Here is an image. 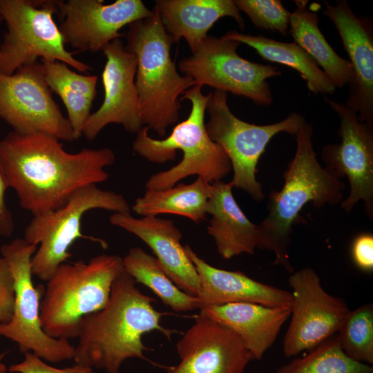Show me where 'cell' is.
Here are the masks:
<instances>
[{
	"label": "cell",
	"mask_w": 373,
	"mask_h": 373,
	"mask_svg": "<svg viewBox=\"0 0 373 373\" xmlns=\"http://www.w3.org/2000/svg\"><path fill=\"white\" fill-rule=\"evenodd\" d=\"M0 157L20 206L32 216L59 209L79 189L106 181L113 164L109 148L70 153L49 134L10 131L0 140Z\"/></svg>",
	"instance_id": "1"
},
{
	"label": "cell",
	"mask_w": 373,
	"mask_h": 373,
	"mask_svg": "<svg viewBox=\"0 0 373 373\" xmlns=\"http://www.w3.org/2000/svg\"><path fill=\"white\" fill-rule=\"evenodd\" d=\"M136 284L124 271L114 281L106 306L84 319L75 347V363L119 373L126 360L146 359L144 334L157 331L171 338L173 332L161 325L162 314L153 307L154 299Z\"/></svg>",
	"instance_id": "2"
},
{
	"label": "cell",
	"mask_w": 373,
	"mask_h": 373,
	"mask_svg": "<svg viewBox=\"0 0 373 373\" xmlns=\"http://www.w3.org/2000/svg\"><path fill=\"white\" fill-rule=\"evenodd\" d=\"M313 133L312 125L306 122L296 134V153L283 173V186L270 193L268 214L258 224L257 248L274 252V265L290 273L294 267L289 247L292 227L299 222L300 211L310 202L316 208L338 204L345 188L333 171L320 164L313 149Z\"/></svg>",
	"instance_id": "3"
},
{
	"label": "cell",
	"mask_w": 373,
	"mask_h": 373,
	"mask_svg": "<svg viewBox=\"0 0 373 373\" xmlns=\"http://www.w3.org/2000/svg\"><path fill=\"white\" fill-rule=\"evenodd\" d=\"M209 99V93L203 95L202 86L195 85L180 99H187L191 104L188 117L175 125L169 136L162 140L153 138L146 126L137 133L133 150L150 162L164 164L173 160L178 151L183 154L176 165L151 175L145 184L146 189H166L195 175L213 183L229 174L231 165L227 154L207 132L204 115Z\"/></svg>",
	"instance_id": "4"
},
{
	"label": "cell",
	"mask_w": 373,
	"mask_h": 373,
	"mask_svg": "<svg viewBox=\"0 0 373 373\" xmlns=\"http://www.w3.org/2000/svg\"><path fill=\"white\" fill-rule=\"evenodd\" d=\"M152 11L128 25L125 48L136 58L135 82L143 125L164 136L179 119L180 95L195 84L178 73L171 57V38L155 7Z\"/></svg>",
	"instance_id": "5"
},
{
	"label": "cell",
	"mask_w": 373,
	"mask_h": 373,
	"mask_svg": "<svg viewBox=\"0 0 373 373\" xmlns=\"http://www.w3.org/2000/svg\"><path fill=\"white\" fill-rule=\"evenodd\" d=\"M124 271L122 257L105 254L88 262L61 265L46 281L40 302L44 331L55 338L78 337L84 319L106 306L114 281Z\"/></svg>",
	"instance_id": "6"
},
{
	"label": "cell",
	"mask_w": 373,
	"mask_h": 373,
	"mask_svg": "<svg viewBox=\"0 0 373 373\" xmlns=\"http://www.w3.org/2000/svg\"><path fill=\"white\" fill-rule=\"evenodd\" d=\"M96 209L114 213L131 211L122 194L90 184L77 190L61 207L32 217L25 228L23 239L37 246L31 260L34 276L44 281L49 280L57 268L71 257L68 250L78 238L106 245L101 239L82 233L83 216Z\"/></svg>",
	"instance_id": "7"
},
{
	"label": "cell",
	"mask_w": 373,
	"mask_h": 373,
	"mask_svg": "<svg viewBox=\"0 0 373 373\" xmlns=\"http://www.w3.org/2000/svg\"><path fill=\"white\" fill-rule=\"evenodd\" d=\"M59 0H0V15L7 32L0 44V72L13 74L23 65L59 61L80 73L92 68L73 57L65 48L53 19Z\"/></svg>",
	"instance_id": "8"
},
{
	"label": "cell",
	"mask_w": 373,
	"mask_h": 373,
	"mask_svg": "<svg viewBox=\"0 0 373 373\" xmlns=\"http://www.w3.org/2000/svg\"><path fill=\"white\" fill-rule=\"evenodd\" d=\"M209 119L205 124L210 139L227 154L233 171L231 181L259 202L265 195L256 179L257 164L271 138L279 133L296 135L306 123L300 114L292 112L285 119L267 125L242 121L231 111L227 93L215 90L209 93L207 106Z\"/></svg>",
	"instance_id": "9"
},
{
	"label": "cell",
	"mask_w": 373,
	"mask_h": 373,
	"mask_svg": "<svg viewBox=\"0 0 373 373\" xmlns=\"http://www.w3.org/2000/svg\"><path fill=\"white\" fill-rule=\"evenodd\" d=\"M37 246L23 238L3 245L1 256L10 267L14 282L15 303L11 320L0 323V336L15 342L24 354L31 352L50 363L73 359L75 347L67 339L55 338L43 329L40 302L43 286L35 287L31 260Z\"/></svg>",
	"instance_id": "10"
},
{
	"label": "cell",
	"mask_w": 373,
	"mask_h": 373,
	"mask_svg": "<svg viewBox=\"0 0 373 373\" xmlns=\"http://www.w3.org/2000/svg\"><path fill=\"white\" fill-rule=\"evenodd\" d=\"M240 44L224 36L208 35L194 52L180 61L179 69L195 85L211 86L269 106L273 95L267 79L280 76L281 72L274 66L240 57L237 52Z\"/></svg>",
	"instance_id": "11"
},
{
	"label": "cell",
	"mask_w": 373,
	"mask_h": 373,
	"mask_svg": "<svg viewBox=\"0 0 373 373\" xmlns=\"http://www.w3.org/2000/svg\"><path fill=\"white\" fill-rule=\"evenodd\" d=\"M0 118L19 133H43L59 140H75L38 61L21 66L12 75L0 72Z\"/></svg>",
	"instance_id": "12"
},
{
	"label": "cell",
	"mask_w": 373,
	"mask_h": 373,
	"mask_svg": "<svg viewBox=\"0 0 373 373\" xmlns=\"http://www.w3.org/2000/svg\"><path fill=\"white\" fill-rule=\"evenodd\" d=\"M292 289L291 320L284 336L286 357L310 351L337 333L350 312L341 298L327 293L312 268L293 272L288 279Z\"/></svg>",
	"instance_id": "13"
},
{
	"label": "cell",
	"mask_w": 373,
	"mask_h": 373,
	"mask_svg": "<svg viewBox=\"0 0 373 373\" xmlns=\"http://www.w3.org/2000/svg\"><path fill=\"white\" fill-rule=\"evenodd\" d=\"M340 119L338 144H329L322 150L327 167L349 180L350 192L341 208L349 213L359 200L365 212L373 218V126L361 122L357 113L345 104L325 98Z\"/></svg>",
	"instance_id": "14"
},
{
	"label": "cell",
	"mask_w": 373,
	"mask_h": 373,
	"mask_svg": "<svg viewBox=\"0 0 373 373\" xmlns=\"http://www.w3.org/2000/svg\"><path fill=\"white\" fill-rule=\"evenodd\" d=\"M152 10L141 0H59L57 15L65 44L77 52H96L120 39L125 26L150 17Z\"/></svg>",
	"instance_id": "15"
},
{
	"label": "cell",
	"mask_w": 373,
	"mask_h": 373,
	"mask_svg": "<svg viewBox=\"0 0 373 373\" xmlns=\"http://www.w3.org/2000/svg\"><path fill=\"white\" fill-rule=\"evenodd\" d=\"M106 61L102 74L104 98L100 107L86 120L82 135L93 140L110 124H121L130 133L143 126L139 95L135 78L137 61L120 39L107 44L102 50Z\"/></svg>",
	"instance_id": "16"
},
{
	"label": "cell",
	"mask_w": 373,
	"mask_h": 373,
	"mask_svg": "<svg viewBox=\"0 0 373 373\" xmlns=\"http://www.w3.org/2000/svg\"><path fill=\"white\" fill-rule=\"evenodd\" d=\"M175 347L180 361L166 373H243L253 360L233 332L200 314Z\"/></svg>",
	"instance_id": "17"
},
{
	"label": "cell",
	"mask_w": 373,
	"mask_h": 373,
	"mask_svg": "<svg viewBox=\"0 0 373 373\" xmlns=\"http://www.w3.org/2000/svg\"><path fill=\"white\" fill-rule=\"evenodd\" d=\"M324 4L323 14L338 30L353 70L345 104L361 122L373 126L372 19L357 17L345 0H338L335 5L325 1Z\"/></svg>",
	"instance_id": "18"
},
{
	"label": "cell",
	"mask_w": 373,
	"mask_h": 373,
	"mask_svg": "<svg viewBox=\"0 0 373 373\" xmlns=\"http://www.w3.org/2000/svg\"><path fill=\"white\" fill-rule=\"evenodd\" d=\"M109 222L139 238L155 254L171 280L185 293L198 297L200 278L182 245V232L170 219L159 216L137 218L130 213H113Z\"/></svg>",
	"instance_id": "19"
},
{
	"label": "cell",
	"mask_w": 373,
	"mask_h": 373,
	"mask_svg": "<svg viewBox=\"0 0 373 373\" xmlns=\"http://www.w3.org/2000/svg\"><path fill=\"white\" fill-rule=\"evenodd\" d=\"M184 249L200 278V309L231 303L291 307L290 291L254 280L239 271L215 267L200 258L189 245H184Z\"/></svg>",
	"instance_id": "20"
},
{
	"label": "cell",
	"mask_w": 373,
	"mask_h": 373,
	"mask_svg": "<svg viewBox=\"0 0 373 373\" xmlns=\"http://www.w3.org/2000/svg\"><path fill=\"white\" fill-rule=\"evenodd\" d=\"M200 314L230 329L240 338L253 359L260 360L290 317L291 307L231 303L202 307Z\"/></svg>",
	"instance_id": "21"
},
{
	"label": "cell",
	"mask_w": 373,
	"mask_h": 373,
	"mask_svg": "<svg viewBox=\"0 0 373 373\" xmlns=\"http://www.w3.org/2000/svg\"><path fill=\"white\" fill-rule=\"evenodd\" d=\"M172 42L184 38L192 53L220 18H233L241 30L245 21L232 0H157L155 6Z\"/></svg>",
	"instance_id": "22"
},
{
	"label": "cell",
	"mask_w": 373,
	"mask_h": 373,
	"mask_svg": "<svg viewBox=\"0 0 373 373\" xmlns=\"http://www.w3.org/2000/svg\"><path fill=\"white\" fill-rule=\"evenodd\" d=\"M231 182L211 183L207 213L211 215L207 227L218 254L230 259L242 254H253L258 246V227L245 216L236 201Z\"/></svg>",
	"instance_id": "23"
},
{
	"label": "cell",
	"mask_w": 373,
	"mask_h": 373,
	"mask_svg": "<svg viewBox=\"0 0 373 373\" xmlns=\"http://www.w3.org/2000/svg\"><path fill=\"white\" fill-rule=\"evenodd\" d=\"M294 2L296 7L291 13L289 30L294 43L314 59L336 88L349 84L353 76L352 66L326 40L318 28L316 10L307 8V1Z\"/></svg>",
	"instance_id": "24"
},
{
	"label": "cell",
	"mask_w": 373,
	"mask_h": 373,
	"mask_svg": "<svg viewBox=\"0 0 373 373\" xmlns=\"http://www.w3.org/2000/svg\"><path fill=\"white\" fill-rule=\"evenodd\" d=\"M211 183L198 177L190 184L179 183L160 190H148L136 198L131 209L142 216L172 214L195 223L204 220Z\"/></svg>",
	"instance_id": "25"
},
{
	"label": "cell",
	"mask_w": 373,
	"mask_h": 373,
	"mask_svg": "<svg viewBox=\"0 0 373 373\" xmlns=\"http://www.w3.org/2000/svg\"><path fill=\"white\" fill-rule=\"evenodd\" d=\"M50 90L64 104L75 140L82 135L97 95V77L77 73L59 61H41Z\"/></svg>",
	"instance_id": "26"
},
{
	"label": "cell",
	"mask_w": 373,
	"mask_h": 373,
	"mask_svg": "<svg viewBox=\"0 0 373 373\" xmlns=\"http://www.w3.org/2000/svg\"><path fill=\"white\" fill-rule=\"evenodd\" d=\"M224 37L254 48L264 59L287 66L296 70L306 81L308 90L314 94H333L336 88L314 59L296 43H287L263 35L227 32Z\"/></svg>",
	"instance_id": "27"
},
{
	"label": "cell",
	"mask_w": 373,
	"mask_h": 373,
	"mask_svg": "<svg viewBox=\"0 0 373 373\" xmlns=\"http://www.w3.org/2000/svg\"><path fill=\"white\" fill-rule=\"evenodd\" d=\"M124 271L136 283L149 288L164 304L177 312L200 309L198 297L180 289L168 276L157 258L143 249L131 248L122 258Z\"/></svg>",
	"instance_id": "28"
},
{
	"label": "cell",
	"mask_w": 373,
	"mask_h": 373,
	"mask_svg": "<svg viewBox=\"0 0 373 373\" xmlns=\"http://www.w3.org/2000/svg\"><path fill=\"white\" fill-rule=\"evenodd\" d=\"M276 373H373V367L347 356L337 336H332L305 356L281 365Z\"/></svg>",
	"instance_id": "29"
},
{
	"label": "cell",
	"mask_w": 373,
	"mask_h": 373,
	"mask_svg": "<svg viewBox=\"0 0 373 373\" xmlns=\"http://www.w3.org/2000/svg\"><path fill=\"white\" fill-rule=\"evenodd\" d=\"M337 334L341 347L352 359L373 364V304L350 310Z\"/></svg>",
	"instance_id": "30"
},
{
	"label": "cell",
	"mask_w": 373,
	"mask_h": 373,
	"mask_svg": "<svg viewBox=\"0 0 373 373\" xmlns=\"http://www.w3.org/2000/svg\"><path fill=\"white\" fill-rule=\"evenodd\" d=\"M240 11L245 12L258 28L285 36L289 30L291 12L279 0H235Z\"/></svg>",
	"instance_id": "31"
},
{
	"label": "cell",
	"mask_w": 373,
	"mask_h": 373,
	"mask_svg": "<svg viewBox=\"0 0 373 373\" xmlns=\"http://www.w3.org/2000/svg\"><path fill=\"white\" fill-rule=\"evenodd\" d=\"M12 373H95L93 368L75 363L71 367L57 368L51 366L31 352L25 354L24 359L10 366Z\"/></svg>",
	"instance_id": "32"
},
{
	"label": "cell",
	"mask_w": 373,
	"mask_h": 373,
	"mask_svg": "<svg viewBox=\"0 0 373 373\" xmlns=\"http://www.w3.org/2000/svg\"><path fill=\"white\" fill-rule=\"evenodd\" d=\"M15 289L12 274L6 260L0 256V323H8L12 316Z\"/></svg>",
	"instance_id": "33"
},
{
	"label": "cell",
	"mask_w": 373,
	"mask_h": 373,
	"mask_svg": "<svg viewBox=\"0 0 373 373\" xmlns=\"http://www.w3.org/2000/svg\"><path fill=\"white\" fill-rule=\"evenodd\" d=\"M351 255L354 265L361 270H373V235L363 233L356 236L351 246Z\"/></svg>",
	"instance_id": "34"
},
{
	"label": "cell",
	"mask_w": 373,
	"mask_h": 373,
	"mask_svg": "<svg viewBox=\"0 0 373 373\" xmlns=\"http://www.w3.org/2000/svg\"><path fill=\"white\" fill-rule=\"evenodd\" d=\"M8 188V180L0 157V236L3 237L11 236L15 231L14 219L5 200Z\"/></svg>",
	"instance_id": "35"
},
{
	"label": "cell",
	"mask_w": 373,
	"mask_h": 373,
	"mask_svg": "<svg viewBox=\"0 0 373 373\" xmlns=\"http://www.w3.org/2000/svg\"><path fill=\"white\" fill-rule=\"evenodd\" d=\"M5 352H0V373H7L8 368L6 365L2 362L5 356Z\"/></svg>",
	"instance_id": "36"
},
{
	"label": "cell",
	"mask_w": 373,
	"mask_h": 373,
	"mask_svg": "<svg viewBox=\"0 0 373 373\" xmlns=\"http://www.w3.org/2000/svg\"><path fill=\"white\" fill-rule=\"evenodd\" d=\"M2 21H3V19H2V18H1V15H0V23H1Z\"/></svg>",
	"instance_id": "37"
}]
</instances>
